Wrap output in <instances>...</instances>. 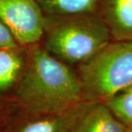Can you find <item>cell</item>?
Instances as JSON below:
<instances>
[{"mask_svg": "<svg viewBox=\"0 0 132 132\" xmlns=\"http://www.w3.org/2000/svg\"><path fill=\"white\" fill-rule=\"evenodd\" d=\"M20 46L15 40V37L6 27V25L0 19V48Z\"/></svg>", "mask_w": 132, "mask_h": 132, "instance_id": "obj_11", "label": "cell"}, {"mask_svg": "<svg viewBox=\"0 0 132 132\" xmlns=\"http://www.w3.org/2000/svg\"><path fill=\"white\" fill-rule=\"evenodd\" d=\"M97 14L112 40H132V0H99Z\"/></svg>", "mask_w": 132, "mask_h": 132, "instance_id": "obj_6", "label": "cell"}, {"mask_svg": "<svg viewBox=\"0 0 132 132\" xmlns=\"http://www.w3.org/2000/svg\"><path fill=\"white\" fill-rule=\"evenodd\" d=\"M83 100L105 103L132 86V40H111L76 66Z\"/></svg>", "mask_w": 132, "mask_h": 132, "instance_id": "obj_3", "label": "cell"}, {"mask_svg": "<svg viewBox=\"0 0 132 132\" xmlns=\"http://www.w3.org/2000/svg\"><path fill=\"white\" fill-rule=\"evenodd\" d=\"M89 101L59 112L46 114L22 113L6 127L4 132H70Z\"/></svg>", "mask_w": 132, "mask_h": 132, "instance_id": "obj_5", "label": "cell"}, {"mask_svg": "<svg viewBox=\"0 0 132 132\" xmlns=\"http://www.w3.org/2000/svg\"><path fill=\"white\" fill-rule=\"evenodd\" d=\"M45 15L60 16L97 12L99 0H35Z\"/></svg>", "mask_w": 132, "mask_h": 132, "instance_id": "obj_9", "label": "cell"}, {"mask_svg": "<svg viewBox=\"0 0 132 132\" xmlns=\"http://www.w3.org/2000/svg\"><path fill=\"white\" fill-rule=\"evenodd\" d=\"M125 125L105 103L89 101L70 132H125Z\"/></svg>", "mask_w": 132, "mask_h": 132, "instance_id": "obj_7", "label": "cell"}, {"mask_svg": "<svg viewBox=\"0 0 132 132\" xmlns=\"http://www.w3.org/2000/svg\"><path fill=\"white\" fill-rule=\"evenodd\" d=\"M12 101L28 114L59 112L76 106L84 101L77 70L52 56L40 43L27 46Z\"/></svg>", "mask_w": 132, "mask_h": 132, "instance_id": "obj_1", "label": "cell"}, {"mask_svg": "<svg viewBox=\"0 0 132 132\" xmlns=\"http://www.w3.org/2000/svg\"><path fill=\"white\" fill-rule=\"evenodd\" d=\"M0 19L20 46L40 43L45 15L35 0H0Z\"/></svg>", "mask_w": 132, "mask_h": 132, "instance_id": "obj_4", "label": "cell"}, {"mask_svg": "<svg viewBox=\"0 0 132 132\" xmlns=\"http://www.w3.org/2000/svg\"><path fill=\"white\" fill-rule=\"evenodd\" d=\"M6 100L4 97V95L0 94V120H1L2 117L4 116V112H5V109H6Z\"/></svg>", "mask_w": 132, "mask_h": 132, "instance_id": "obj_12", "label": "cell"}, {"mask_svg": "<svg viewBox=\"0 0 132 132\" xmlns=\"http://www.w3.org/2000/svg\"><path fill=\"white\" fill-rule=\"evenodd\" d=\"M111 40L109 30L97 12L45 15L41 46L52 56L69 65L82 64Z\"/></svg>", "mask_w": 132, "mask_h": 132, "instance_id": "obj_2", "label": "cell"}, {"mask_svg": "<svg viewBox=\"0 0 132 132\" xmlns=\"http://www.w3.org/2000/svg\"><path fill=\"white\" fill-rule=\"evenodd\" d=\"M26 47L15 46L0 48V94L13 91L22 73Z\"/></svg>", "mask_w": 132, "mask_h": 132, "instance_id": "obj_8", "label": "cell"}, {"mask_svg": "<svg viewBox=\"0 0 132 132\" xmlns=\"http://www.w3.org/2000/svg\"><path fill=\"white\" fill-rule=\"evenodd\" d=\"M125 125H132V86L105 102Z\"/></svg>", "mask_w": 132, "mask_h": 132, "instance_id": "obj_10", "label": "cell"}, {"mask_svg": "<svg viewBox=\"0 0 132 132\" xmlns=\"http://www.w3.org/2000/svg\"><path fill=\"white\" fill-rule=\"evenodd\" d=\"M125 132H132V125H125Z\"/></svg>", "mask_w": 132, "mask_h": 132, "instance_id": "obj_13", "label": "cell"}]
</instances>
